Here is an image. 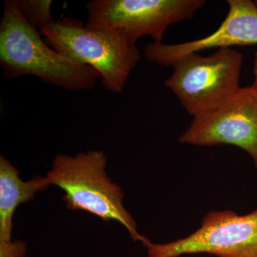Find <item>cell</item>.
Segmentation results:
<instances>
[{"label": "cell", "instance_id": "9", "mask_svg": "<svg viewBox=\"0 0 257 257\" xmlns=\"http://www.w3.org/2000/svg\"><path fill=\"white\" fill-rule=\"evenodd\" d=\"M47 176L36 175L24 181L9 160L0 156V242L13 241V217L19 206L51 187Z\"/></svg>", "mask_w": 257, "mask_h": 257}, {"label": "cell", "instance_id": "2", "mask_svg": "<svg viewBox=\"0 0 257 257\" xmlns=\"http://www.w3.org/2000/svg\"><path fill=\"white\" fill-rule=\"evenodd\" d=\"M106 166L107 158L102 151L91 150L74 156L59 154L46 176L52 185L64 192L67 209L118 221L134 241L145 243L148 238L139 233L136 221L124 207L122 189L108 177Z\"/></svg>", "mask_w": 257, "mask_h": 257}, {"label": "cell", "instance_id": "5", "mask_svg": "<svg viewBox=\"0 0 257 257\" xmlns=\"http://www.w3.org/2000/svg\"><path fill=\"white\" fill-rule=\"evenodd\" d=\"M205 3L204 0H94L87 5L85 27L89 30H122L134 45L146 35L155 42H162L171 25L192 18Z\"/></svg>", "mask_w": 257, "mask_h": 257}, {"label": "cell", "instance_id": "8", "mask_svg": "<svg viewBox=\"0 0 257 257\" xmlns=\"http://www.w3.org/2000/svg\"><path fill=\"white\" fill-rule=\"evenodd\" d=\"M227 16L209 36L184 43L154 42L144 49L150 62L168 67L182 56L213 48L257 45V5L251 0H228Z\"/></svg>", "mask_w": 257, "mask_h": 257}, {"label": "cell", "instance_id": "6", "mask_svg": "<svg viewBox=\"0 0 257 257\" xmlns=\"http://www.w3.org/2000/svg\"><path fill=\"white\" fill-rule=\"evenodd\" d=\"M147 257H179L206 253L219 257H257V209L244 215L213 211L192 234L170 243H143Z\"/></svg>", "mask_w": 257, "mask_h": 257}, {"label": "cell", "instance_id": "3", "mask_svg": "<svg viewBox=\"0 0 257 257\" xmlns=\"http://www.w3.org/2000/svg\"><path fill=\"white\" fill-rule=\"evenodd\" d=\"M45 42L61 55L89 66L100 75L106 90L120 94L141 54L119 29L89 30L72 18L58 20L40 30Z\"/></svg>", "mask_w": 257, "mask_h": 257}, {"label": "cell", "instance_id": "7", "mask_svg": "<svg viewBox=\"0 0 257 257\" xmlns=\"http://www.w3.org/2000/svg\"><path fill=\"white\" fill-rule=\"evenodd\" d=\"M179 142L200 147L234 145L247 152L257 170V92L241 87L219 105L194 116Z\"/></svg>", "mask_w": 257, "mask_h": 257}, {"label": "cell", "instance_id": "12", "mask_svg": "<svg viewBox=\"0 0 257 257\" xmlns=\"http://www.w3.org/2000/svg\"><path fill=\"white\" fill-rule=\"evenodd\" d=\"M253 75H254V81L251 87L256 91L257 92V52L254 54V61H253Z\"/></svg>", "mask_w": 257, "mask_h": 257}, {"label": "cell", "instance_id": "4", "mask_svg": "<svg viewBox=\"0 0 257 257\" xmlns=\"http://www.w3.org/2000/svg\"><path fill=\"white\" fill-rule=\"evenodd\" d=\"M242 63V54L231 48L219 49L208 57L192 52L172 62L173 73L165 85L194 117L239 90Z\"/></svg>", "mask_w": 257, "mask_h": 257}, {"label": "cell", "instance_id": "10", "mask_svg": "<svg viewBox=\"0 0 257 257\" xmlns=\"http://www.w3.org/2000/svg\"><path fill=\"white\" fill-rule=\"evenodd\" d=\"M16 3L25 21L39 31L55 23L51 13V0H16Z\"/></svg>", "mask_w": 257, "mask_h": 257}, {"label": "cell", "instance_id": "13", "mask_svg": "<svg viewBox=\"0 0 257 257\" xmlns=\"http://www.w3.org/2000/svg\"><path fill=\"white\" fill-rule=\"evenodd\" d=\"M254 3H255V4H256L257 5V0H256V1H254Z\"/></svg>", "mask_w": 257, "mask_h": 257}, {"label": "cell", "instance_id": "1", "mask_svg": "<svg viewBox=\"0 0 257 257\" xmlns=\"http://www.w3.org/2000/svg\"><path fill=\"white\" fill-rule=\"evenodd\" d=\"M42 37L22 16L16 0L5 1L0 24V64L6 78L33 75L67 90L94 89L100 78L96 69L61 55Z\"/></svg>", "mask_w": 257, "mask_h": 257}, {"label": "cell", "instance_id": "11", "mask_svg": "<svg viewBox=\"0 0 257 257\" xmlns=\"http://www.w3.org/2000/svg\"><path fill=\"white\" fill-rule=\"evenodd\" d=\"M28 244L21 240L0 242V257H26Z\"/></svg>", "mask_w": 257, "mask_h": 257}]
</instances>
